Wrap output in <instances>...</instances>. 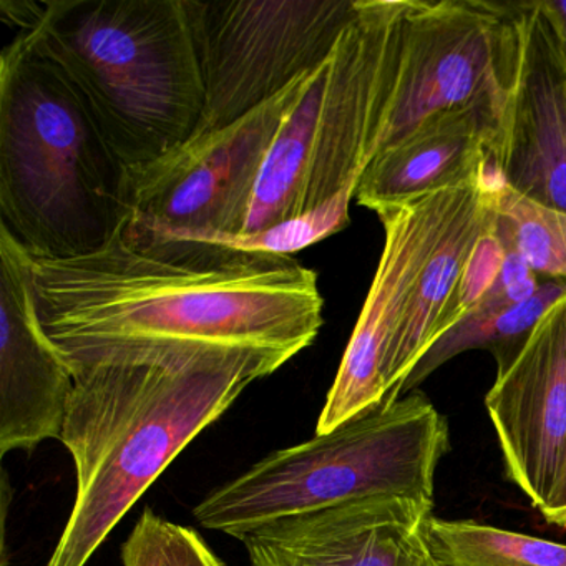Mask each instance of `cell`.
Segmentation results:
<instances>
[{
    "label": "cell",
    "instance_id": "cell-8",
    "mask_svg": "<svg viewBox=\"0 0 566 566\" xmlns=\"http://www.w3.org/2000/svg\"><path fill=\"white\" fill-rule=\"evenodd\" d=\"M357 2L190 0L205 91L193 135L237 124L316 71L356 15Z\"/></svg>",
    "mask_w": 566,
    "mask_h": 566
},
{
    "label": "cell",
    "instance_id": "cell-16",
    "mask_svg": "<svg viewBox=\"0 0 566 566\" xmlns=\"http://www.w3.org/2000/svg\"><path fill=\"white\" fill-rule=\"evenodd\" d=\"M496 171L492 165L473 184L463 203L453 214L439 243L427 258L416 290L407 307L406 319L390 354L387 386L389 397L402 396L406 382L417 360L439 336L443 311L459 284L460 276L475 250L476 243L495 220L493 187Z\"/></svg>",
    "mask_w": 566,
    "mask_h": 566
},
{
    "label": "cell",
    "instance_id": "cell-25",
    "mask_svg": "<svg viewBox=\"0 0 566 566\" xmlns=\"http://www.w3.org/2000/svg\"><path fill=\"white\" fill-rule=\"evenodd\" d=\"M416 566H442L436 558H433L432 553H430L429 546L426 545V549H423L422 555H420L419 562H417Z\"/></svg>",
    "mask_w": 566,
    "mask_h": 566
},
{
    "label": "cell",
    "instance_id": "cell-11",
    "mask_svg": "<svg viewBox=\"0 0 566 566\" xmlns=\"http://www.w3.org/2000/svg\"><path fill=\"white\" fill-rule=\"evenodd\" d=\"M506 479L538 512L566 462V297L542 317L512 367L485 397Z\"/></svg>",
    "mask_w": 566,
    "mask_h": 566
},
{
    "label": "cell",
    "instance_id": "cell-4",
    "mask_svg": "<svg viewBox=\"0 0 566 566\" xmlns=\"http://www.w3.org/2000/svg\"><path fill=\"white\" fill-rule=\"evenodd\" d=\"M128 220V168L74 88L18 42L0 57V227L31 256L107 247Z\"/></svg>",
    "mask_w": 566,
    "mask_h": 566
},
{
    "label": "cell",
    "instance_id": "cell-6",
    "mask_svg": "<svg viewBox=\"0 0 566 566\" xmlns=\"http://www.w3.org/2000/svg\"><path fill=\"white\" fill-rule=\"evenodd\" d=\"M449 446V423L423 394L389 397L331 432L264 457L208 493L193 515L238 538L281 516L374 496L433 506Z\"/></svg>",
    "mask_w": 566,
    "mask_h": 566
},
{
    "label": "cell",
    "instance_id": "cell-22",
    "mask_svg": "<svg viewBox=\"0 0 566 566\" xmlns=\"http://www.w3.org/2000/svg\"><path fill=\"white\" fill-rule=\"evenodd\" d=\"M506 250L502 241L495 233V220L492 227L483 233L460 276L459 284L443 311L442 321H440L439 336L447 329L459 323L465 317L473 307L476 306L483 294L490 290L502 270L503 260H505ZM437 336V337H439Z\"/></svg>",
    "mask_w": 566,
    "mask_h": 566
},
{
    "label": "cell",
    "instance_id": "cell-14",
    "mask_svg": "<svg viewBox=\"0 0 566 566\" xmlns=\"http://www.w3.org/2000/svg\"><path fill=\"white\" fill-rule=\"evenodd\" d=\"M490 165L520 197L566 213V71L538 2H530L518 81Z\"/></svg>",
    "mask_w": 566,
    "mask_h": 566
},
{
    "label": "cell",
    "instance_id": "cell-5",
    "mask_svg": "<svg viewBox=\"0 0 566 566\" xmlns=\"http://www.w3.org/2000/svg\"><path fill=\"white\" fill-rule=\"evenodd\" d=\"M407 0H359L329 57L307 75L264 158L247 227H273L356 197L379 154L399 74Z\"/></svg>",
    "mask_w": 566,
    "mask_h": 566
},
{
    "label": "cell",
    "instance_id": "cell-13",
    "mask_svg": "<svg viewBox=\"0 0 566 566\" xmlns=\"http://www.w3.org/2000/svg\"><path fill=\"white\" fill-rule=\"evenodd\" d=\"M433 506L374 496L271 520L238 536L250 566H416Z\"/></svg>",
    "mask_w": 566,
    "mask_h": 566
},
{
    "label": "cell",
    "instance_id": "cell-7",
    "mask_svg": "<svg viewBox=\"0 0 566 566\" xmlns=\"http://www.w3.org/2000/svg\"><path fill=\"white\" fill-rule=\"evenodd\" d=\"M528 9L530 2L407 0L379 154L450 112L486 108L503 122L518 81Z\"/></svg>",
    "mask_w": 566,
    "mask_h": 566
},
{
    "label": "cell",
    "instance_id": "cell-20",
    "mask_svg": "<svg viewBox=\"0 0 566 566\" xmlns=\"http://www.w3.org/2000/svg\"><path fill=\"white\" fill-rule=\"evenodd\" d=\"M354 195L344 193L323 207L287 218L273 227L250 233L210 234L180 241L220 244L244 253L293 256L317 241L326 240L349 227V207ZM168 240V238H167Z\"/></svg>",
    "mask_w": 566,
    "mask_h": 566
},
{
    "label": "cell",
    "instance_id": "cell-9",
    "mask_svg": "<svg viewBox=\"0 0 566 566\" xmlns=\"http://www.w3.org/2000/svg\"><path fill=\"white\" fill-rule=\"evenodd\" d=\"M307 75L237 124L128 170L127 223L168 240L241 233L264 158Z\"/></svg>",
    "mask_w": 566,
    "mask_h": 566
},
{
    "label": "cell",
    "instance_id": "cell-19",
    "mask_svg": "<svg viewBox=\"0 0 566 566\" xmlns=\"http://www.w3.org/2000/svg\"><path fill=\"white\" fill-rule=\"evenodd\" d=\"M495 233L542 280L566 284V213L533 203L496 178L493 187Z\"/></svg>",
    "mask_w": 566,
    "mask_h": 566
},
{
    "label": "cell",
    "instance_id": "cell-10",
    "mask_svg": "<svg viewBox=\"0 0 566 566\" xmlns=\"http://www.w3.org/2000/svg\"><path fill=\"white\" fill-rule=\"evenodd\" d=\"M476 180L374 211L384 228L382 254L317 419L316 433L331 432L389 399L390 354L420 271Z\"/></svg>",
    "mask_w": 566,
    "mask_h": 566
},
{
    "label": "cell",
    "instance_id": "cell-21",
    "mask_svg": "<svg viewBox=\"0 0 566 566\" xmlns=\"http://www.w3.org/2000/svg\"><path fill=\"white\" fill-rule=\"evenodd\" d=\"M124 566H224L205 539L145 509L122 546Z\"/></svg>",
    "mask_w": 566,
    "mask_h": 566
},
{
    "label": "cell",
    "instance_id": "cell-1",
    "mask_svg": "<svg viewBox=\"0 0 566 566\" xmlns=\"http://www.w3.org/2000/svg\"><path fill=\"white\" fill-rule=\"evenodd\" d=\"M29 261L42 326L61 350L205 344L291 360L324 323L316 271L294 256L167 240L125 223L87 256Z\"/></svg>",
    "mask_w": 566,
    "mask_h": 566
},
{
    "label": "cell",
    "instance_id": "cell-17",
    "mask_svg": "<svg viewBox=\"0 0 566 566\" xmlns=\"http://www.w3.org/2000/svg\"><path fill=\"white\" fill-rule=\"evenodd\" d=\"M566 297V284L543 280L528 300L515 306H475L465 317L440 334L407 376L402 394L416 390L439 367L467 350H486L503 376L518 359L542 317Z\"/></svg>",
    "mask_w": 566,
    "mask_h": 566
},
{
    "label": "cell",
    "instance_id": "cell-23",
    "mask_svg": "<svg viewBox=\"0 0 566 566\" xmlns=\"http://www.w3.org/2000/svg\"><path fill=\"white\" fill-rule=\"evenodd\" d=\"M536 2L552 28L566 71V0H536Z\"/></svg>",
    "mask_w": 566,
    "mask_h": 566
},
{
    "label": "cell",
    "instance_id": "cell-18",
    "mask_svg": "<svg viewBox=\"0 0 566 566\" xmlns=\"http://www.w3.org/2000/svg\"><path fill=\"white\" fill-rule=\"evenodd\" d=\"M426 542L442 566H566L565 543L483 525L430 516Z\"/></svg>",
    "mask_w": 566,
    "mask_h": 566
},
{
    "label": "cell",
    "instance_id": "cell-12",
    "mask_svg": "<svg viewBox=\"0 0 566 566\" xmlns=\"http://www.w3.org/2000/svg\"><path fill=\"white\" fill-rule=\"evenodd\" d=\"M74 374L48 331L28 251L0 227V453L61 440Z\"/></svg>",
    "mask_w": 566,
    "mask_h": 566
},
{
    "label": "cell",
    "instance_id": "cell-15",
    "mask_svg": "<svg viewBox=\"0 0 566 566\" xmlns=\"http://www.w3.org/2000/svg\"><path fill=\"white\" fill-rule=\"evenodd\" d=\"M500 127L502 118L486 108L430 118L370 161L354 200L376 211L465 187L492 161Z\"/></svg>",
    "mask_w": 566,
    "mask_h": 566
},
{
    "label": "cell",
    "instance_id": "cell-24",
    "mask_svg": "<svg viewBox=\"0 0 566 566\" xmlns=\"http://www.w3.org/2000/svg\"><path fill=\"white\" fill-rule=\"evenodd\" d=\"M543 518L552 525L566 530V462L562 479L549 499L548 505L542 510Z\"/></svg>",
    "mask_w": 566,
    "mask_h": 566
},
{
    "label": "cell",
    "instance_id": "cell-3",
    "mask_svg": "<svg viewBox=\"0 0 566 566\" xmlns=\"http://www.w3.org/2000/svg\"><path fill=\"white\" fill-rule=\"evenodd\" d=\"M18 42L74 88L128 170L197 130L203 81L190 0H2Z\"/></svg>",
    "mask_w": 566,
    "mask_h": 566
},
{
    "label": "cell",
    "instance_id": "cell-2",
    "mask_svg": "<svg viewBox=\"0 0 566 566\" xmlns=\"http://www.w3.org/2000/svg\"><path fill=\"white\" fill-rule=\"evenodd\" d=\"M74 389L61 440L77 492L48 566H87L155 480L287 357L250 347L140 344L61 350Z\"/></svg>",
    "mask_w": 566,
    "mask_h": 566
}]
</instances>
